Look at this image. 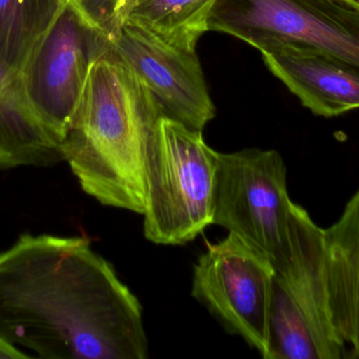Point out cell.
<instances>
[{
	"instance_id": "cell-1",
	"label": "cell",
	"mask_w": 359,
	"mask_h": 359,
	"mask_svg": "<svg viewBox=\"0 0 359 359\" xmlns=\"http://www.w3.org/2000/svg\"><path fill=\"white\" fill-rule=\"evenodd\" d=\"M0 334L46 359H145L138 299L86 237L23 234L0 253Z\"/></svg>"
},
{
	"instance_id": "cell-2",
	"label": "cell",
	"mask_w": 359,
	"mask_h": 359,
	"mask_svg": "<svg viewBox=\"0 0 359 359\" xmlns=\"http://www.w3.org/2000/svg\"><path fill=\"white\" fill-rule=\"evenodd\" d=\"M162 116L142 80L109 46L90 67L62 145L82 190L104 206L143 214L147 155Z\"/></svg>"
},
{
	"instance_id": "cell-3",
	"label": "cell",
	"mask_w": 359,
	"mask_h": 359,
	"mask_svg": "<svg viewBox=\"0 0 359 359\" xmlns=\"http://www.w3.org/2000/svg\"><path fill=\"white\" fill-rule=\"evenodd\" d=\"M274 268L268 359H339L346 349L333 320L324 229L293 204L290 238Z\"/></svg>"
},
{
	"instance_id": "cell-4",
	"label": "cell",
	"mask_w": 359,
	"mask_h": 359,
	"mask_svg": "<svg viewBox=\"0 0 359 359\" xmlns=\"http://www.w3.org/2000/svg\"><path fill=\"white\" fill-rule=\"evenodd\" d=\"M219 152L192 130L162 116L147 160L144 235L181 246L212 225Z\"/></svg>"
},
{
	"instance_id": "cell-5",
	"label": "cell",
	"mask_w": 359,
	"mask_h": 359,
	"mask_svg": "<svg viewBox=\"0 0 359 359\" xmlns=\"http://www.w3.org/2000/svg\"><path fill=\"white\" fill-rule=\"evenodd\" d=\"M293 204L278 151L219 153L212 225L236 234L272 263L288 248Z\"/></svg>"
},
{
	"instance_id": "cell-6",
	"label": "cell",
	"mask_w": 359,
	"mask_h": 359,
	"mask_svg": "<svg viewBox=\"0 0 359 359\" xmlns=\"http://www.w3.org/2000/svg\"><path fill=\"white\" fill-rule=\"evenodd\" d=\"M209 31L255 48L271 40L304 44L359 72V13L337 0H217Z\"/></svg>"
},
{
	"instance_id": "cell-7",
	"label": "cell",
	"mask_w": 359,
	"mask_h": 359,
	"mask_svg": "<svg viewBox=\"0 0 359 359\" xmlns=\"http://www.w3.org/2000/svg\"><path fill=\"white\" fill-rule=\"evenodd\" d=\"M274 268L236 234L215 244L194 267L192 295L229 332L268 359Z\"/></svg>"
},
{
	"instance_id": "cell-8",
	"label": "cell",
	"mask_w": 359,
	"mask_h": 359,
	"mask_svg": "<svg viewBox=\"0 0 359 359\" xmlns=\"http://www.w3.org/2000/svg\"><path fill=\"white\" fill-rule=\"evenodd\" d=\"M109 41L67 2L18 72L27 100L63 141L93 63Z\"/></svg>"
},
{
	"instance_id": "cell-9",
	"label": "cell",
	"mask_w": 359,
	"mask_h": 359,
	"mask_svg": "<svg viewBox=\"0 0 359 359\" xmlns=\"http://www.w3.org/2000/svg\"><path fill=\"white\" fill-rule=\"evenodd\" d=\"M109 46L142 80L165 117L196 131L215 117L196 50L170 44L130 21L122 23Z\"/></svg>"
},
{
	"instance_id": "cell-10",
	"label": "cell",
	"mask_w": 359,
	"mask_h": 359,
	"mask_svg": "<svg viewBox=\"0 0 359 359\" xmlns=\"http://www.w3.org/2000/svg\"><path fill=\"white\" fill-rule=\"evenodd\" d=\"M257 50L268 70L316 115L334 117L359 109L358 70L294 42L271 40Z\"/></svg>"
},
{
	"instance_id": "cell-11",
	"label": "cell",
	"mask_w": 359,
	"mask_h": 359,
	"mask_svg": "<svg viewBox=\"0 0 359 359\" xmlns=\"http://www.w3.org/2000/svg\"><path fill=\"white\" fill-rule=\"evenodd\" d=\"M324 236L333 320L346 352L359 358V190Z\"/></svg>"
},
{
	"instance_id": "cell-12",
	"label": "cell",
	"mask_w": 359,
	"mask_h": 359,
	"mask_svg": "<svg viewBox=\"0 0 359 359\" xmlns=\"http://www.w3.org/2000/svg\"><path fill=\"white\" fill-rule=\"evenodd\" d=\"M63 141L25 96L18 74L0 89V168L50 167L65 162Z\"/></svg>"
},
{
	"instance_id": "cell-13",
	"label": "cell",
	"mask_w": 359,
	"mask_h": 359,
	"mask_svg": "<svg viewBox=\"0 0 359 359\" xmlns=\"http://www.w3.org/2000/svg\"><path fill=\"white\" fill-rule=\"evenodd\" d=\"M217 0H137L126 20L137 23L170 44L196 50L208 32V18ZM123 21V22H124Z\"/></svg>"
},
{
	"instance_id": "cell-14",
	"label": "cell",
	"mask_w": 359,
	"mask_h": 359,
	"mask_svg": "<svg viewBox=\"0 0 359 359\" xmlns=\"http://www.w3.org/2000/svg\"><path fill=\"white\" fill-rule=\"evenodd\" d=\"M67 2L65 0H0V57L13 74Z\"/></svg>"
},
{
	"instance_id": "cell-15",
	"label": "cell",
	"mask_w": 359,
	"mask_h": 359,
	"mask_svg": "<svg viewBox=\"0 0 359 359\" xmlns=\"http://www.w3.org/2000/svg\"><path fill=\"white\" fill-rule=\"evenodd\" d=\"M84 18L111 40L116 30V19L122 0H74Z\"/></svg>"
},
{
	"instance_id": "cell-16",
	"label": "cell",
	"mask_w": 359,
	"mask_h": 359,
	"mask_svg": "<svg viewBox=\"0 0 359 359\" xmlns=\"http://www.w3.org/2000/svg\"><path fill=\"white\" fill-rule=\"evenodd\" d=\"M31 355L23 353L15 347L4 335L0 334V359L29 358Z\"/></svg>"
},
{
	"instance_id": "cell-17",
	"label": "cell",
	"mask_w": 359,
	"mask_h": 359,
	"mask_svg": "<svg viewBox=\"0 0 359 359\" xmlns=\"http://www.w3.org/2000/svg\"><path fill=\"white\" fill-rule=\"evenodd\" d=\"M136 1L137 0H122L121 4H120L119 12H118L117 19H116L115 33L121 27L122 23L126 20V16L130 13V8H133ZM115 33H114V35H115Z\"/></svg>"
},
{
	"instance_id": "cell-18",
	"label": "cell",
	"mask_w": 359,
	"mask_h": 359,
	"mask_svg": "<svg viewBox=\"0 0 359 359\" xmlns=\"http://www.w3.org/2000/svg\"><path fill=\"white\" fill-rule=\"evenodd\" d=\"M16 75V74H13L11 72V70L6 67L4 61L2 60L1 57H0V89L13 77V76Z\"/></svg>"
},
{
	"instance_id": "cell-19",
	"label": "cell",
	"mask_w": 359,
	"mask_h": 359,
	"mask_svg": "<svg viewBox=\"0 0 359 359\" xmlns=\"http://www.w3.org/2000/svg\"><path fill=\"white\" fill-rule=\"evenodd\" d=\"M337 1L341 4H346L347 8L359 13V0H337Z\"/></svg>"
},
{
	"instance_id": "cell-20",
	"label": "cell",
	"mask_w": 359,
	"mask_h": 359,
	"mask_svg": "<svg viewBox=\"0 0 359 359\" xmlns=\"http://www.w3.org/2000/svg\"><path fill=\"white\" fill-rule=\"evenodd\" d=\"M65 2H73L74 0H65Z\"/></svg>"
}]
</instances>
